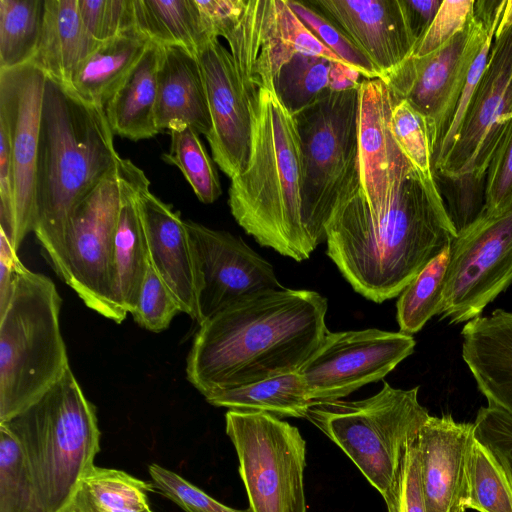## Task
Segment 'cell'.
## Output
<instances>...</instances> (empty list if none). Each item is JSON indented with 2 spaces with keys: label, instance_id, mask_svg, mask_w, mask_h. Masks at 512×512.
Instances as JSON below:
<instances>
[{
  "label": "cell",
  "instance_id": "4",
  "mask_svg": "<svg viewBox=\"0 0 512 512\" xmlns=\"http://www.w3.org/2000/svg\"><path fill=\"white\" fill-rule=\"evenodd\" d=\"M251 109L249 157L231 179L230 211L260 245L301 262L316 248L304 222L303 162L295 117L269 86L258 90Z\"/></svg>",
  "mask_w": 512,
  "mask_h": 512
},
{
  "label": "cell",
  "instance_id": "36",
  "mask_svg": "<svg viewBox=\"0 0 512 512\" xmlns=\"http://www.w3.org/2000/svg\"><path fill=\"white\" fill-rule=\"evenodd\" d=\"M331 63L322 57L295 54L280 68L274 89L290 113L295 115L329 89Z\"/></svg>",
  "mask_w": 512,
  "mask_h": 512
},
{
  "label": "cell",
  "instance_id": "49",
  "mask_svg": "<svg viewBox=\"0 0 512 512\" xmlns=\"http://www.w3.org/2000/svg\"><path fill=\"white\" fill-rule=\"evenodd\" d=\"M20 261L11 241L0 229V314H2L11 297L16 265Z\"/></svg>",
  "mask_w": 512,
  "mask_h": 512
},
{
  "label": "cell",
  "instance_id": "41",
  "mask_svg": "<svg viewBox=\"0 0 512 512\" xmlns=\"http://www.w3.org/2000/svg\"><path fill=\"white\" fill-rule=\"evenodd\" d=\"M78 4L85 28L99 43L136 29L133 0H78Z\"/></svg>",
  "mask_w": 512,
  "mask_h": 512
},
{
  "label": "cell",
  "instance_id": "22",
  "mask_svg": "<svg viewBox=\"0 0 512 512\" xmlns=\"http://www.w3.org/2000/svg\"><path fill=\"white\" fill-rule=\"evenodd\" d=\"M462 358L489 404L512 416V312L494 310L463 326Z\"/></svg>",
  "mask_w": 512,
  "mask_h": 512
},
{
  "label": "cell",
  "instance_id": "18",
  "mask_svg": "<svg viewBox=\"0 0 512 512\" xmlns=\"http://www.w3.org/2000/svg\"><path fill=\"white\" fill-rule=\"evenodd\" d=\"M149 186V180L139 168L136 176V201L149 261L173 295L181 312L200 324L202 278L185 220L179 212L156 197Z\"/></svg>",
  "mask_w": 512,
  "mask_h": 512
},
{
  "label": "cell",
  "instance_id": "34",
  "mask_svg": "<svg viewBox=\"0 0 512 512\" xmlns=\"http://www.w3.org/2000/svg\"><path fill=\"white\" fill-rule=\"evenodd\" d=\"M169 152L163 160L176 166L204 204L215 202L222 193L220 180L199 133L189 126H178L170 131Z\"/></svg>",
  "mask_w": 512,
  "mask_h": 512
},
{
  "label": "cell",
  "instance_id": "16",
  "mask_svg": "<svg viewBox=\"0 0 512 512\" xmlns=\"http://www.w3.org/2000/svg\"><path fill=\"white\" fill-rule=\"evenodd\" d=\"M185 225L202 278L200 324L244 297L284 287L271 263L239 236L191 220H185Z\"/></svg>",
  "mask_w": 512,
  "mask_h": 512
},
{
  "label": "cell",
  "instance_id": "33",
  "mask_svg": "<svg viewBox=\"0 0 512 512\" xmlns=\"http://www.w3.org/2000/svg\"><path fill=\"white\" fill-rule=\"evenodd\" d=\"M467 509L512 512V483L493 452L476 436L468 461Z\"/></svg>",
  "mask_w": 512,
  "mask_h": 512
},
{
  "label": "cell",
  "instance_id": "17",
  "mask_svg": "<svg viewBox=\"0 0 512 512\" xmlns=\"http://www.w3.org/2000/svg\"><path fill=\"white\" fill-rule=\"evenodd\" d=\"M212 128L206 137L213 161L230 178L246 166L251 143V102L256 93L242 81L232 55L218 40H209L196 54Z\"/></svg>",
  "mask_w": 512,
  "mask_h": 512
},
{
  "label": "cell",
  "instance_id": "28",
  "mask_svg": "<svg viewBox=\"0 0 512 512\" xmlns=\"http://www.w3.org/2000/svg\"><path fill=\"white\" fill-rule=\"evenodd\" d=\"M205 399L215 407L264 412L280 419L305 418L314 404L299 371L216 392Z\"/></svg>",
  "mask_w": 512,
  "mask_h": 512
},
{
  "label": "cell",
  "instance_id": "43",
  "mask_svg": "<svg viewBox=\"0 0 512 512\" xmlns=\"http://www.w3.org/2000/svg\"><path fill=\"white\" fill-rule=\"evenodd\" d=\"M512 209V121L488 166L485 189V215Z\"/></svg>",
  "mask_w": 512,
  "mask_h": 512
},
{
  "label": "cell",
  "instance_id": "45",
  "mask_svg": "<svg viewBox=\"0 0 512 512\" xmlns=\"http://www.w3.org/2000/svg\"><path fill=\"white\" fill-rule=\"evenodd\" d=\"M474 427L476 438L493 452L512 483V416L488 403L478 410Z\"/></svg>",
  "mask_w": 512,
  "mask_h": 512
},
{
  "label": "cell",
  "instance_id": "6",
  "mask_svg": "<svg viewBox=\"0 0 512 512\" xmlns=\"http://www.w3.org/2000/svg\"><path fill=\"white\" fill-rule=\"evenodd\" d=\"M61 306L54 282L19 261L0 314V423L37 401L70 367Z\"/></svg>",
  "mask_w": 512,
  "mask_h": 512
},
{
  "label": "cell",
  "instance_id": "15",
  "mask_svg": "<svg viewBox=\"0 0 512 512\" xmlns=\"http://www.w3.org/2000/svg\"><path fill=\"white\" fill-rule=\"evenodd\" d=\"M47 75L33 63L0 70V119L10 134L15 235L18 251L35 218V183L43 94Z\"/></svg>",
  "mask_w": 512,
  "mask_h": 512
},
{
  "label": "cell",
  "instance_id": "37",
  "mask_svg": "<svg viewBox=\"0 0 512 512\" xmlns=\"http://www.w3.org/2000/svg\"><path fill=\"white\" fill-rule=\"evenodd\" d=\"M288 2L312 34L344 64L358 71L363 79L380 78L373 63L334 21L305 2Z\"/></svg>",
  "mask_w": 512,
  "mask_h": 512
},
{
  "label": "cell",
  "instance_id": "26",
  "mask_svg": "<svg viewBox=\"0 0 512 512\" xmlns=\"http://www.w3.org/2000/svg\"><path fill=\"white\" fill-rule=\"evenodd\" d=\"M98 44L83 24L78 0H45L41 36L31 63L65 84Z\"/></svg>",
  "mask_w": 512,
  "mask_h": 512
},
{
  "label": "cell",
  "instance_id": "42",
  "mask_svg": "<svg viewBox=\"0 0 512 512\" xmlns=\"http://www.w3.org/2000/svg\"><path fill=\"white\" fill-rule=\"evenodd\" d=\"M148 472L153 485L184 512H250L227 506L193 485L179 474L158 464H150Z\"/></svg>",
  "mask_w": 512,
  "mask_h": 512
},
{
  "label": "cell",
  "instance_id": "29",
  "mask_svg": "<svg viewBox=\"0 0 512 512\" xmlns=\"http://www.w3.org/2000/svg\"><path fill=\"white\" fill-rule=\"evenodd\" d=\"M135 28L160 46H179L196 55L211 39L195 0H133Z\"/></svg>",
  "mask_w": 512,
  "mask_h": 512
},
{
  "label": "cell",
  "instance_id": "38",
  "mask_svg": "<svg viewBox=\"0 0 512 512\" xmlns=\"http://www.w3.org/2000/svg\"><path fill=\"white\" fill-rule=\"evenodd\" d=\"M448 216L459 234L484 213L486 177L434 174Z\"/></svg>",
  "mask_w": 512,
  "mask_h": 512
},
{
  "label": "cell",
  "instance_id": "12",
  "mask_svg": "<svg viewBox=\"0 0 512 512\" xmlns=\"http://www.w3.org/2000/svg\"><path fill=\"white\" fill-rule=\"evenodd\" d=\"M511 284L512 209L483 214L450 244L439 316L450 324L468 322Z\"/></svg>",
  "mask_w": 512,
  "mask_h": 512
},
{
  "label": "cell",
  "instance_id": "51",
  "mask_svg": "<svg viewBox=\"0 0 512 512\" xmlns=\"http://www.w3.org/2000/svg\"><path fill=\"white\" fill-rule=\"evenodd\" d=\"M361 74L342 62H332L329 72V89L342 92L360 85Z\"/></svg>",
  "mask_w": 512,
  "mask_h": 512
},
{
  "label": "cell",
  "instance_id": "11",
  "mask_svg": "<svg viewBox=\"0 0 512 512\" xmlns=\"http://www.w3.org/2000/svg\"><path fill=\"white\" fill-rule=\"evenodd\" d=\"M119 205L117 166L74 211L54 270L88 308L116 323L127 316L115 290L114 239Z\"/></svg>",
  "mask_w": 512,
  "mask_h": 512
},
{
  "label": "cell",
  "instance_id": "46",
  "mask_svg": "<svg viewBox=\"0 0 512 512\" xmlns=\"http://www.w3.org/2000/svg\"><path fill=\"white\" fill-rule=\"evenodd\" d=\"M475 0H443L432 24L417 42L413 56H425L439 49L464 29L473 10Z\"/></svg>",
  "mask_w": 512,
  "mask_h": 512
},
{
  "label": "cell",
  "instance_id": "9",
  "mask_svg": "<svg viewBox=\"0 0 512 512\" xmlns=\"http://www.w3.org/2000/svg\"><path fill=\"white\" fill-rule=\"evenodd\" d=\"M506 2L475 1L468 23L447 43L425 56L411 55L380 78L393 104L406 100L425 117L432 157L450 125L476 56L495 35Z\"/></svg>",
  "mask_w": 512,
  "mask_h": 512
},
{
  "label": "cell",
  "instance_id": "23",
  "mask_svg": "<svg viewBox=\"0 0 512 512\" xmlns=\"http://www.w3.org/2000/svg\"><path fill=\"white\" fill-rule=\"evenodd\" d=\"M156 125L159 132L189 126L207 137L212 123L196 55L179 46H161L157 72Z\"/></svg>",
  "mask_w": 512,
  "mask_h": 512
},
{
  "label": "cell",
  "instance_id": "3",
  "mask_svg": "<svg viewBox=\"0 0 512 512\" xmlns=\"http://www.w3.org/2000/svg\"><path fill=\"white\" fill-rule=\"evenodd\" d=\"M114 134L104 108L86 103L47 77L40 121L33 232L53 270L78 205L117 169Z\"/></svg>",
  "mask_w": 512,
  "mask_h": 512
},
{
  "label": "cell",
  "instance_id": "52",
  "mask_svg": "<svg viewBox=\"0 0 512 512\" xmlns=\"http://www.w3.org/2000/svg\"><path fill=\"white\" fill-rule=\"evenodd\" d=\"M62 512H75L71 506L69 505L66 509H64Z\"/></svg>",
  "mask_w": 512,
  "mask_h": 512
},
{
  "label": "cell",
  "instance_id": "44",
  "mask_svg": "<svg viewBox=\"0 0 512 512\" xmlns=\"http://www.w3.org/2000/svg\"><path fill=\"white\" fill-rule=\"evenodd\" d=\"M383 499L387 512H426L417 439L406 448L398 473Z\"/></svg>",
  "mask_w": 512,
  "mask_h": 512
},
{
  "label": "cell",
  "instance_id": "1",
  "mask_svg": "<svg viewBox=\"0 0 512 512\" xmlns=\"http://www.w3.org/2000/svg\"><path fill=\"white\" fill-rule=\"evenodd\" d=\"M325 297L282 287L244 297L199 325L186 360L204 396L298 372L326 333Z\"/></svg>",
  "mask_w": 512,
  "mask_h": 512
},
{
  "label": "cell",
  "instance_id": "47",
  "mask_svg": "<svg viewBox=\"0 0 512 512\" xmlns=\"http://www.w3.org/2000/svg\"><path fill=\"white\" fill-rule=\"evenodd\" d=\"M274 15L279 38L291 54H304L322 57L332 62H342L304 25L291 9L288 0H274Z\"/></svg>",
  "mask_w": 512,
  "mask_h": 512
},
{
  "label": "cell",
  "instance_id": "20",
  "mask_svg": "<svg viewBox=\"0 0 512 512\" xmlns=\"http://www.w3.org/2000/svg\"><path fill=\"white\" fill-rule=\"evenodd\" d=\"M474 423L430 416L417 437L426 512H466Z\"/></svg>",
  "mask_w": 512,
  "mask_h": 512
},
{
  "label": "cell",
  "instance_id": "14",
  "mask_svg": "<svg viewBox=\"0 0 512 512\" xmlns=\"http://www.w3.org/2000/svg\"><path fill=\"white\" fill-rule=\"evenodd\" d=\"M412 335L375 328L328 331L299 370L313 403L339 400L383 379L414 352Z\"/></svg>",
  "mask_w": 512,
  "mask_h": 512
},
{
  "label": "cell",
  "instance_id": "13",
  "mask_svg": "<svg viewBox=\"0 0 512 512\" xmlns=\"http://www.w3.org/2000/svg\"><path fill=\"white\" fill-rule=\"evenodd\" d=\"M512 121V24L495 31L487 65L455 142L433 174L486 177L492 157Z\"/></svg>",
  "mask_w": 512,
  "mask_h": 512
},
{
  "label": "cell",
  "instance_id": "5",
  "mask_svg": "<svg viewBox=\"0 0 512 512\" xmlns=\"http://www.w3.org/2000/svg\"><path fill=\"white\" fill-rule=\"evenodd\" d=\"M0 424L17 439L46 511L62 512L95 466L101 436L95 406L72 369L32 405Z\"/></svg>",
  "mask_w": 512,
  "mask_h": 512
},
{
  "label": "cell",
  "instance_id": "21",
  "mask_svg": "<svg viewBox=\"0 0 512 512\" xmlns=\"http://www.w3.org/2000/svg\"><path fill=\"white\" fill-rule=\"evenodd\" d=\"M368 57L380 78L408 59L417 44L404 0H314Z\"/></svg>",
  "mask_w": 512,
  "mask_h": 512
},
{
  "label": "cell",
  "instance_id": "32",
  "mask_svg": "<svg viewBox=\"0 0 512 512\" xmlns=\"http://www.w3.org/2000/svg\"><path fill=\"white\" fill-rule=\"evenodd\" d=\"M449 248L431 260L402 290L396 308L400 332H419L442 307Z\"/></svg>",
  "mask_w": 512,
  "mask_h": 512
},
{
  "label": "cell",
  "instance_id": "39",
  "mask_svg": "<svg viewBox=\"0 0 512 512\" xmlns=\"http://www.w3.org/2000/svg\"><path fill=\"white\" fill-rule=\"evenodd\" d=\"M391 130L411 163L426 175L433 174L432 149L425 117L406 100L393 104Z\"/></svg>",
  "mask_w": 512,
  "mask_h": 512
},
{
  "label": "cell",
  "instance_id": "35",
  "mask_svg": "<svg viewBox=\"0 0 512 512\" xmlns=\"http://www.w3.org/2000/svg\"><path fill=\"white\" fill-rule=\"evenodd\" d=\"M0 512H47L23 451L0 424Z\"/></svg>",
  "mask_w": 512,
  "mask_h": 512
},
{
  "label": "cell",
  "instance_id": "25",
  "mask_svg": "<svg viewBox=\"0 0 512 512\" xmlns=\"http://www.w3.org/2000/svg\"><path fill=\"white\" fill-rule=\"evenodd\" d=\"M161 46L150 42L104 105L114 135L139 141L159 132L156 125L157 72Z\"/></svg>",
  "mask_w": 512,
  "mask_h": 512
},
{
  "label": "cell",
  "instance_id": "10",
  "mask_svg": "<svg viewBox=\"0 0 512 512\" xmlns=\"http://www.w3.org/2000/svg\"><path fill=\"white\" fill-rule=\"evenodd\" d=\"M225 431L250 512H307L306 442L297 427L264 412L228 410Z\"/></svg>",
  "mask_w": 512,
  "mask_h": 512
},
{
  "label": "cell",
  "instance_id": "24",
  "mask_svg": "<svg viewBox=\"0 0 512 512\" xmlns=\"http://www.w3.org/2000/svg\"><path fill=\"white\" fill-rule=\"evenodd\" d=\"M138 170L132 161L120 158V205L114 239V275L117 301L127 314L135 309L148 265V248L136 201Z\"/></svg>",
  "mask_w": 512,
  "mask_h": 512
},
{
  "label": "cell",
  "instance_id": "7",
  "mask_svg": "<svg viewBox=\"0 0 512 512\" xmlns=\"http://www.w3.org/2000/svg\"><path fill=\"white\" fill-rule=\"evenodd\" d=\"M303 162V210L316 248L339 207L361 187L359 86L326 89L294 115Z\"/></svg>",
  "mask_w": 512,
  "mask_h": 512
},
{
  "label": "cell",
  "instance_id": "48",
  "mask_svg": "<svg viewBox=\"0 0 512 512\" xmlns=\"http://www.w3.org/2000/svg\"><path fill=\"white\" fill-rule=\"evenodd\" d=\"M203 28L210 38L225 37L239 22L246 0H195Z\"/></svg>",
  "mask_w": 512,
  "mask_h": 512
},
{
  "label": "cell",
  "instance_id": "30",
  "mask_svg": "<svg viewBox=\"0 0 512 512\" xmlns=\"http://www.w3.org/2000/svg\"><path fill=\"white\" fill-rule=\"evenodd\" d=\"M153 486L125 471L94 466L70 506L75 512H153L148 500Z\"/></svg>",
  "mask_w": 512,
  "mask_h": 512
},
{
  "label": "cell",
  "instance_id": "19",
  "mask_svg": "<svg viewBox=\"0 0 512 512\" xmlns=\"http://www.w3.org/2000/svg\"><path fill=\"white\" fill-rule=\"evenodd\" d=\"M393 102L380 79L359 85V162L361 187L372 216L383 213L405 177L416 168L391 130Z\"/></svg>",
  "mask_w": 512,
  "mask_h": 512
},
{
  "label": "cell",
  "instance_id": "31",
  "mask_svg": "<svg viewBox=\"0 0 512 512\" xmlns=\"http://www.w3.org/2000/svg\"><path fill=\"white\" fill-rule=\"evenodd\" d=\"M44 12L45 0H0V70L33 60Z\"/></svg>",
  "mask_w": 512,
  "mask_h": 512
},
{
  "label": "cell",
  "instance_id": "50",
  "mask_svg": "<svg viewBox=\"0 0 512 512\" xmlns=\"http://www.w3.org/2000/svg\"><path fill=\"white\" fill-rule=\"evenodd\" d=\"M442 1L443 0H404L410 24L417 38V42L432 24L440 9Z\"/></svg>",
  "mask_w": 512,
  "mask_h": 512
},
{
  "label": "cell",
  "instance_id": "8",
  "mask_svg": "<svg viewBox=\"0 0 512 512\" xmlns=\"http://www.w3.org/2000/svg\"><path fill=\"white\" fill-rule=\"evenodd\" d=\"M418 391L383 381L382 389L365 399L314 403L305 419L335 443L384 498L406 448L430 417Z\"/></svg>",
  "mask_w": 512,
  "mask_h": 512
},
{
  "label": "cell",
  "instance_id": "27",
  "mask_svg": "<svg viewBox=\"0 0 512 512\" xmlns=\"http://www.w3.org/2000/svg\"><path fill=\"white\" fill-rule=\"evenodd\" d=\"M150 42L133 29L99 43L63 86L78 99L103 108Z\"/></svg>",
  "mask_w": 512,
  "mask_h": 512
},
{
  "label": "cell",
  "instance_id": "2",
  "mask_svg": "<svg viewBox=\"0 0 512 512\" xmlns=\"http://www.w3.org/2000/svg\"><path fill=\"white\" fill-rule=\"evenodd\" d=\"M456 236L434 175L414 168L380 215H370L360 188L336 211L325 241L352 288L382 303L399 296Z\"/></svg>",
  "mask_w": 512,
  "mask_h": 512
},
{
  "label": "cell",
  "instance_id": "40",
  "mask_svg": "<svg viewBox=\"0 0 512 512\" xmlns=\"http://www.w3.org/2000/svg\"><path fill=\"white\" fill-rule=\"evenodd\" d=\"M180 312L178 303L148 258L137 303L131 313L134 321L146 330L161 332L168 328L172 319Z\"/></svg>",
  "mask_w": 512,
  "mask_h": 512
}]
</instances>
